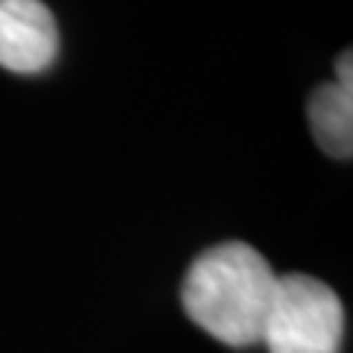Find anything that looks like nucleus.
I'll return each mask as SVG.
<instances>
[{
	"label": "nucleus",
	"mask_w": 353,
	"mask_h": 353,
	"mask_svg": "<svg viewBox=\"0 0 353 353\" xmlns=\"http://www.w3.org/2000/svg\"><path fill=\"white\" fill-rule=\"evenodd\" d=\"M57 53L59 27L41 0H0V68L41 74Z\"/></svg>",
	"instance_id": "7ed1b4c3"
},
{
	"label": "nucleus",
	"mask_w": 353,
	"mask_h": 353,
	"mask_svg": "<svg viewBox=\"0 0 353 353\" xmlns=\"http://www.w3.org/2000/svg\"><path fill=\"white\" fill-rule=\"evenodd\" d=\"M309 130L315 145L333 159L353 153V83H324L309 97Z\"/></svg>",
	"instance_id": "20e7f679"
},
{
	"label": "nucleus",
	"mask_w": 353,
	"mask_h": 353,
	"mask_svg": "<svg viewBox=\"0 0 353 353\" xmlns=\"http://www.w3.org/2000/svg\"><path fill=\"white\" fill-rule=\"evenodd\" d=\"M341 339V297L309 274H280L259 345L268 353H339Z\"/></svg>",
	"instance_id": "f03ea898"
},
{
	"label": "nucleus",
	"mask_w": 353,
	"mask_h": 353,
	"mask_svg": "<svg viewBox=\"0 0 353 353\" xmlns=\"http://www.w3.org/2000/svg\"><path fill=\"white\" fill-rule=\"evenodd\" d=\"M350 50H345L336 62V74H339V83H353V62H350Z\"/></svg>",
	"instance_id": "39448f33"
},
{
	"label": "nucleus",
	"mask_w": 353,
	"mask_h": 353,
	"mask_svg": "<svg viewBox=\"0 0 353 353\" xmlns=\"http://www.w3.org/2000/svg\"><path fill=\"white\" fill-rule=\"evenodd\" d=\"M280 274L245 241H224L203 250L183 280V309L197 324L230 347L262 341Z\"/></svg>",
	"instance_id": "f257e3e1"
}]
</instances>
